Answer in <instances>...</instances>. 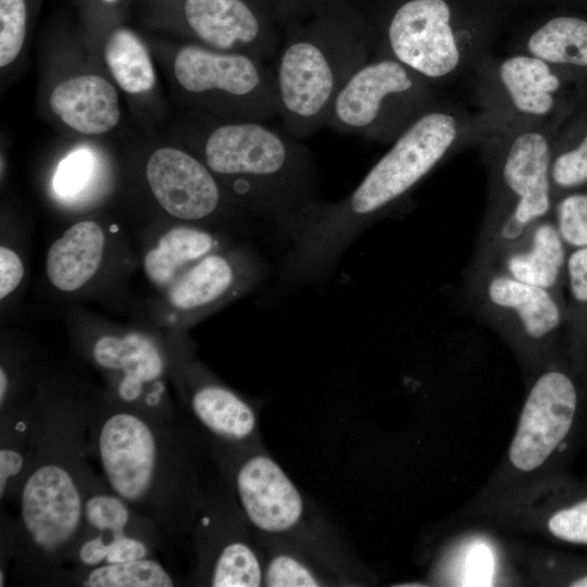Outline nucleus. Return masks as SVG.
<instances>
[{
  "label": "nucleus",
  "instance_id": "1",
  "mask_svg": "<svg viewBox=\"0 0 587 587\" xmlns=\"http://www.w3.org/2000/svg\"><path fill=\"white\" fill-rule=\"evenodd\" d=\"M96 400L42 386L34 395L26 467L11 519L13 572L42 585L67 563L86 534L85 502L93 475L87 452Z\"/></svg>",
  "mask_w": 587,
  "mask_h": 587
},
{
  "label": "nucleus",
  "instance_id": "2",
  "mask_svg": "<svg viewBox=\"0 0 587 587\" xmlns=\"http://www.w3.org/2000/svg\"><path fill=\"white\" fill-rule=\"evenodd\" d=\"M87 452L113 491L165 538L191 534L209 452L185 415L153 417L108 394L92 408Z\"/></svg>",
  "mask_w": 587,
  "mask_h": 587
},
{
  "label": "nucleus",
  "instance_id": "3",
  "mask_svg": "<svg viewBox=\"0 0 587 587\" xmlns=\"http://www.w3.org/2000/svg\"><path fill=\"white\" fill-rule=\"evenodd\" d=\"M492 130L478 111L470 112L446 100L425 112L391 143L349 196L333 204L314 202L290 223L296 273L305 275L327 266L435 167L477 146Z\"/></svg>",
  "mask_w": 587,
  "mask_h": 587
},
{
  "label": "nucleus",
  "instance_id": "4",
  "mask_svg": "<svg viewBox=\"0 0 587 587\" xmlns=\"http://www.w3.org/2000/svg\"><path fill=\"white\" fill-rule=\"evenodd\" d=\"M193 117L191 147L226 191L286 226L316 202L313 159L299 139L265 122Z\"/></svg>",
  "mask_w": 587,
  "mask_h": 587
},
{
  "label": "nucleus",
  "instance_id": "5",
  "mask_svg": "<svg viewBox=\"0 0 587 587\" xmlns=\"http://www.w3.org/2000/svg\"><path fill=\"white\" fill-rule=\"evenodd\" d=\"M515 0H402L371 38L374 55L392 58L436 87L471 74L491 52Z\"/></svg>",
  "mask_w": 587,
  "mask_h": 587
},
{
  "label": "nucleus",
  "instance_id": "6",
  "mask_svg": "<svg viewBox=\"0 0 587 587\" xmlns=\"http://www.w3.org/2000/svg\"><path fill=\"white\" fill-rule=\"evenodd\" d=\"M561 122L512 124L477 143L487 167L488 193L472 264H488L535 223L552 215L550 163Z\"/></svg>",
  "mask_w": 587,
  "mask_h": 587
},
{
  "label": "nucleus",
  "instance_id": "7",
  "mask_svg": "<svg viewBox=\"0 0 587 587\" xmlns=\"http://www.w3.org/2000/svg\"><path fill=\"white\" fill-rule=\"evenodd\" d=\"M211 457L255 538L290 545L349 577L337 538L262 445Z\"/></svg>",
  "mask_w": 587,
  "mask_h": 587
},
{
  "label": "nucleus",
  "instance_id": "8",
  "mask_svg": "<svg viewBox=\"0 0 587 587\" xmlns=\"http://www.w3.org/2000/svg\"><path fill=\"white\" fill-rule=\"evenodd\" d=\"M371 53L362 28L325 24L290 36L273 71L284 130L301 139L326 126L340 89Z\"/></svg>",
  "mask_w": 587,
  "mask_h": 587
},
{
  "label": "nucleus",
  "instance_id": "9",
  "mask_svg": "<svg viewBox=\"0 0 587 587\" xmlns=\"http://www.w3.org/2000/svg\"><path fill=\"white\" fill-rule=\"evenodd\" d=\"M168 68L173 88L193 112L228 121L279 116L274 72L260 58L188 41L174 47Z\"/></svg>",
  "mask_w": 587,
  "mask_h": 587
},
{
  "label": "nucleus",
  "instance_id": "10",
  "mask_svg": "<svg viewBox=\"0 0 587 587\" xmlns=\"http://www.w3.org/2000/svg\"><path fill=\"white\" fill-rule=\"evenodd\" d=\"M436 86L401 62L374 55L337 95L326 127L392 143L420 116L441 102Z\"/></svg>",
  "mask_w": 587,
  "mask_h": 587
},
{
  "label": "nucleus",
  "instance_id": "11",
  "mask_svg": "<svg viewBox=\"0 0 587 587\" xmlns=\"http://www.w3.org/2000/svg\"><path fill=\"white\" fill-rule=\"evenodd\" d=\"M471 74L477 111L496 129L523 122H561L577 96L558 70L522 52H490Z\"/></svg>",
  "mask_w": 587,
  "mask_h": 587
},
{
  "label": "nucleus",
  "instance_id": "12",
  "mask_svg": "<svg viewBox=\"0 0 587 587\" xmlns=\"http://www.w3.org/2000/svg\"><path fill=\"white\" fill-rule=\"evenodd\" d=\"M464 291L473 310L496 329L535 372L559 330L563 312L557 294L514 278L491 265L471 264Z\"/></svg>",
  "mask_w": 587,
  "mask_h": 587
},
{
  "label": "nucleus",
  "instance_id": "13",
  "mask_svg": "<svg viewBox=\"0 0 587 587\" xmlns=\"http://www.w3.org/2000/svg\"><path fill=\"white\" fill-rule=\"evenodd\" d=\"M191 534L195 585L264 586L262 551L226 483L220 488L205 487Z\"/></svg>",
  "mask_w": 587,
  "mask_h": 587
},
{
  "label": "nucleus",
  "instance_id": "14",
  "mask_svg": "<svg viewBox=\"0 0 587 587\" xmlns=\"http://www.w3.org/2000/svg\"><path fill=\"white\" fill-rule=\"evenodd\" d=\"M576 407L575 385L564 372L536 371L508 450L511 467L520 473L539 470L570 433Z\"/></svg>",
  "mask_w": 587,
  "mask_h": 587
},
{
  "label": "nucleus",
  "instance_id": "15",
  "mask_svg": "<svg viewBox=\"0 0 587 587\" xmlns=\"http://www.w3.org/2000/svg\"><path fill=\"white\" fill-rule=\"evenodd\" d=\"M182 374L185 416L210 455L261 446L258 413L249 401L196 365Z\"/></svg>",
  "mask_w": 587,
  "mask_h": 587
},
{
  "label": "nucleus",
  "instance_id": "16",
  "mask_svg": "<svg viewBox=\"0 0 587 587\" xmlns=\"http://www.w3.org/2000/svg\"><path fill=\"white\" fill-rule=\"evenodd\" d=\"M151 193L171 216L196 222L214 215L227 191L196 154L178 147L153 150L145 166Z\"/></svg>",
  "mask_w": 587,
  "mask_h": 587
},
{
  "label": "nucleus",
  "instance_id": "17",
  "mask_svg": "<svg viewBox=\"0 0 587 587\" xmlns=\"http://www.w3.org/2000/svg\"><path fill=\"white\" fill-rule=\"evenodd\" d=\"M90 358L110 375V396L116 401L146 411L164 390L167 369L163 348L150 336L129 332L102 335L90 347Z\"/></svg>",
  "mask_w": 587,
  "mask_h": 587
},
{
  "label": "nucleus",
  "instance_id": "18",
  "mask_svg": "<svg viewBox=\"0 0 587 587\" xmlns=\"http://www.w3.org/2000/svg\"><path fill=\"white\" fill-rule=\"evenodd\" d=\"M182 18L189 42L264 61L275 54V38L243 0H184Z\"/></svg>",
  "mask_w": 587,
  "mask_h": 587
},
{
  "label": "nucleus",
  "instance_id": "19",
  "mask_svg": "<svg viewBox=\"0 0 587 587\" xmlns=\"http://www.w3.org/2000/svg\"><path fill=\"white\" fill-rule=\"evenodd\" d=\"M509 52L541 59L587 96V16L554 12L538 17L514 36Z\"/></svg>",
  "mask_w": 587,
  "mask_h": 587
},
{
  "label": "nucleus",
  "instance_id": "20",
  "mask_svg": "<svg viewBox=\"0 0 587 587\" xmlns=\"http://www.w3.org/2000/svg\"><path fill=\"white\" fill-rule=\"evenodd\" d=\"M48 104L63 125L80 135L107 134L121 120L115 86L96 73H80L61 79L51 89Z\"/></svg>",
  "mask_w": 587,
  "mask_h": 587
},
{
  "label": "nucleus",
  "instance_id": "21",
  "mask_svg": "<svg viewBox=\"0 0 587 587\" xmlns=\"http://www.w3.org/2000/svg\"><path fill=\"white\" fill-rule=\"evenodd\" d=\"M565 246L550 215L535 223L523 237L484 265L498 267L519 280L555 292L564 272Z\"/></svg>",
  "mask_w": 587,
  "mask_h": 587
},
{
  "label": "nucleus",
  "instance_id": "22",
  "mask_svg": "<svg viewBox=\"0 0 587 587\" xmlns=\"http://www.w3.org/2000/svg\"><path fill=\"white\" fill-rule=\"evenodd\" d=\"M259 266L251 260L236 263L233 257L212 252L188 267L168 289L172 307L183 312H198L221 302L259 277Z\"/></svg>",
  "mask_w": 587,
  "mask_h": 587
},
{
  "label": "nucleus",
  "instance_id": "23",
  "mask_svg": "<svg viewBox=\"0 0 587 587\" xmlns=\"http://www.w3.org/2000/svg\"><path fill=\"white\" fill-rule=\"evenodd\" d=\"M104 243L98 223L86 220L72 225L48 250L46 272L50 283L65 292L83 287L98 271Z\"/></svg>",
  "mask_w": 587,
  "mask_h": 587
},
{
  "label": "nucleus",
  "instance_id": "24",
  "mask_svg": "<svg viewBox=\"0 0 587 587\" xmlns=\"http://www.w3.org/2000/svg\"><path fill=\"white\" fill-rule=\"evenodd\" d=\"M85 522L86 533H96L110 542L137 537L151 542L159 550L165 539L152 522L135 512L97 473L86 497Z\"/></svg>",
  "mask_w": 587,
  "mask_h": 587
},
{
  "label": "nucleus",
  "instance_id": "25",
  "mask_svg": "<svg viewBox=\"0 0 587 587\" xmlns=\"http://www.w3.org/2000/svg\"><path fill=\"white\" fill-rule=\"evenodd\" d=\"M550 183L554 200L587 186V96L579 91L553 139Z\"/></svg>",
  "mask_w": 587,
  "mask_h": 587
},
{
  "label": "nucleus",
  "instance_id": "26",
  "mask_svg": "<svg viewBox=\"0 0 587 587\" xmlns=\"http://www.w3.org/2000/svg\"><path fill=\"white\" fill-rule=\"evenodd\" d=\"M45 586L173 587V574L153 557L95 566H61L43 580Z\"/></svg>",
  "mask_w": 587,
  "mask_h": 587
},
{
  "label": "nucleus",
  "instance_id": "27",
  "mask_svg": "<svg viewBox=\"0 0 587 587\" xmlns=\"http://www.w3.org/2000/svg\"><path fill=\"white\" fill-rule=\"evenodd\" d=\"M218 245L215 235L207 229L191 225L175 226L146 253L145 273L154 285L166 287L200 259L215 252Z\"/></svg>",
  "mask_w": 587,
  "mask_h": 587
},
{
  "label": "nucleus",
  "instance_id": "28",
  "mask_svg": "<svg viewBox=\"0 0 587 587\" xmlns=\"http://www.w3.org/2000/svg\"><path fill=\"white\" fill-rule=\"evenodd\" d=\"M103 60L114 83L125 93L141 97L155 88L157 73L149 50L129 28L118 27L109 34Z\"/></svg>",
  "mask_w": 587,
  "mask_h": 587
},
{
  "label": "nucleus",
  "instance_id": "29",
  "mask_svg": "<svg viewBox=\"0 0 587 587\" xmlns=\"http://www.w3.org/2000/svg\"><path fill=\"white\" fill-rule=\"evenodd\" d=\"M34 396L0 410V500H16L27 459Z\"/></svg>",
  "mask_w": 587,
  "mask_h": 587
},
{
  "label": "nucleus",
  "instance_id": "30",
  "mask_svg": "<svg viewBox=\"0 0 587 587\" xmlns=\"http://www.w3.org/2000/svg\"><path fill=\"white\" fill-rule=\"evenodd\" d=\"M255 539L263 555L264 586L317 587L334 585L335 574L298 548L274 540Z\"/></svg>",
  "mask_w": 587,
  "mask_h": 587
},
{
  "label": "nucleus",
  "instance_id": "31",
  "mask_svg": "<svg viewBox=\"0 0 587 587\" xmlns=\"http://www.w3.org/2000/svg\"><path fill=\"white\" fill-rule=\"evenodd\" d=\"M552 217L561 237L573 248L587 246V186L554 200Z\"/></svg>",
  "mask_w": 587,
  "mask_h": 587
},
{
  "label": "nucleus",
  "instance_id": "32",
  "mask_svg": "<svg viewBox=\"0 0 587 587\" xmlns=\"http://www.w3.org/2000/svg\"><path fill=\"white\" fill-rule=\"evenodd\" d=\"M25 0H0V67L5 70L21 55L27 33Z\"/></svg>",
  "mask_w": 587,
  "mask_h": 587
},
{
  "label": "nucleus",
  "instance_id": "33",
  "mask_svg": "<svg viewBox=\"0 0 587 587\" xmlns=\"http://www.w3.org/2000/svg\"><path fill=\"white\" fill-rule=\"evenodd\" d=\"M546 527L557 539L587 545V498L554 511L547 519Z\"/></svg>",
  "mask_w": 587,
  "mask_h": 587
},
{
  "label": "nucleus",
  "instance_id": "34",
  "mask_svg": "<svg viewBox=\"0 0 587 587\" xmlns=\"http://www.w3.org/2000/svg\"><path fill=\"white\" fill-rule=\"evenodd\" d=\"M93 168V157L87 149L70 153L59 165L54 176L55 191L72 197L86 186Z\"/></svg>",
  "mask_w": 587,
  "mask_h": 587
},
{
  "label": "nucleus",
  "instance_id": "35",
  "mask_svg": "<svg viewBox=\"0 0 587 587\" xmlns=\"http://www.w3.org/2000/svg\"><path fill=\"white\" fill-rule=\"evenodd\" d=\"M564 271L573 301L587 304V246L574 248L566 257Z\"/></svg>",
  "mask_w": 587,
  "mask_h": 587
},
{
  "label": "nucleus",
  "instance_id": "36",
  "mask_svg": "<svg viewBox=\"0 0 587 587\" xmlns=\"http://www.w3.org/2000/svg\"><path fill=\"white\" fill-rule=\"evenodd\" d=\"M24 266L18 254L12 249L0 247V298L8 297L20 285Z\"/></svg>",
  "mask_w": 587,
  "mask_h": 587
},
{
  "label": "nucleus",
  "instance_id": "37",
  "mask_svg": "<svg viewBox=\"0 0 587 587\" xmlns=\"http://www.w3.org/2000/svg\"><path fill=\"white\" fill-rule=\"evenodd\" d=\"M570 586L573 587H587V575L578 577L571 582Z\"/></svg>",
  "mask_w": 587,
  "mask_h": 587
},
{
  "label": "nucleus",
  "instance_id": "38",
  "mask_svg": "<svg viewBox=\"0 0 587 587\" xmlns=\"http://www.w3.org/2000/svg\"><path fill=\"white\" fill-rule=\"evenodd\" d=\"M101 2L105 3V4H116L118 3L121 0H100Z\"/></svg>",
  "mask_w": 587,
  "mask_h": 587
}]
</instances>
